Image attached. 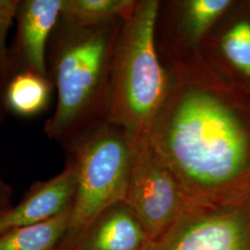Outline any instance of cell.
Here are the masks:
<instances>
[{
  "label": "cell",
  "mask_w": 250,
  "mask_h": 250,
  "mask_svg": "<svg viewBox=\"0 0 250 250\" xmlns=\"http://www.w3.org/2000/svg\"><path fill=\"white\" fill-rule=\"evenodd\" d=\"M63 0L20 1L17 49L26 70L47 76L46 45L62 14Z\"/></svg>",
  "instance_id": "9"
},
{
  "label": "cell",
  "mask_w": 250,
  "mask_h": 250,
  "mask_svg": "<svg viewBox=\"0 0 250 250\" xmlns=\"http://www.w3.org/2000/svg\"><path fill=\"white\" fill-rule=\"evenodd\" d=\"M160 0H135L126 14L113 57L105 123L134 143L147 135L166 99L169 73L156 43Z\"/></svg>",
  "instance_id": "3"
},
{
  "label": "cell",
  "mask_w": 250,
  "mask_h": 250,
  "mask_svg": "<svg viewBox=\"0 0 250 250\" xmlns=\"http://www.w3.org/2000/svg\"><path fill=\"white\" fill-rule=\"evenodd\" d=\"M76 191V169L70 162L62 172L36 184L15 208L0 214V235L14 228L50 220L72 208Z\"/></svg>",
  "instance_id": "8"
},
{
  "label": "cell",
  "mask_w": 250,
  "mask_h": 250,
  "mask_svg": "<svg viewBox=\"0 0 250 250\" xmlns=\"http://www.w3.org/2000/svg\"><path fill=\"white\" fill-rule=\"evenodd\" d=\"M1 109V105H0ZM9 199V189L0 178V210H6Z\"/></svg>",
  "instance_id": "16"
},
{
  "label": "cell",
  "mask_w": 250,
  "mask_h": 250,
  "mask_svg": "<svg viewBox=\"0 0 250 250\" xmlns=\"http://www.w3.org/2000/svg\"><path fill=\"white\" fill-rule=\"evenodd\" d=\"M145 250H250V197L222 205L189 202Z\"/></svg>",
  "instance_id": "6"
},
{
  "label": "cell",
  "mask_w": 250,
  "mask_h": 250,
  "mask_svg": "<svg viewBox=\"0 0 250 250\" xmlns=\"http://www.w3.org/2000/svg\"><path fill=\"white\" fill-rule=\"evenodd\" d=\"M135 0H63L61 20L74 25H95L125 17Z\"/></svg>",
  "instance_id": "14"
},
{
  "label": "cell",
  "mask_w": 250,
  "mask_h": 250,
  "mask_svg": "<svg viewBox=\"0 0 250 250\" xmlns=\"http://www.w3.org/2000/svg\"><path fill=\"white\" fill-rule=\"evenodd\" d=\"M71 209L45 222L4 232L0 235V250H53L70 229Z\"/></svg>",
  "instance_id": "13"
},
{
  "label": "cell",
  "mask_w": 250,
  "mask_h": 250,
  "mask_svg": "<svg viewBox=\"0 0 250 250\" xmlns=\"http://www.w3.org/2000/svg\"><path fill=\"white\" fill-rule=\"evenodd\" d=\"M66 145L76 169L69 230L83 232L111 207L126 201L133 142L124 130L102 123Z\"/></svg>",
  "instance_id": "4"
},
{
  "label": "cell",
  "mask_w": 250,
  "mask_h": 250,
  "mask_svg": "<svg viewBox=\"0 0 250 250\" xmlns=\"http://www.w3.org/2000/svg\"><path fill=\"white\" fill-rule=\"evenodd\" d=\"M169 89L147 134L188 202L250 197V122L200 50L161 58Z\"/></svg>",
  "instance_id": "1"
},
{
  "label": "cell",
  "mask_w": 250,
  "mask_h": 250,
  "mask_svg": "<svg viewBox=\"0 0 250 250\" xmlns=\"http://www.w3.org/2000/svg\"><path fill=\"white\" fill-rule=\"evenodd\" d=\"M199 50L220 75L232 71L250 81V19H237L227 25L220 19L206 36Z\"/></svg>",
  "instance_id": "10"
},
{
  "label": "cell",
  "mask_w": 250,
  "mask_h": 250,
  "mask_svg": "<svg viewBox=\"0 0 250 250\" xmlns=\"http://www.w3.org/2000/svg\"><path fill=\"white\" fill-rule=\"evenodd\" d=\"M48 77L32 71L15 73L4 94L6 107L20 116H35L48 106L51 95Z\"/></svg>",
  "instance_id": "12"
},
{
  "label": "cell",
  "mask_w": 250,
  "mask_h": 250,
  "mask_svg": "<svg viewBox=\"0 0 250 250\" xmlns=\"http://www.w3.org/2000/svg\"><path fill=\"white\" fill-rule=\"evenodd\" d=\"M124 19L85 26L60 20L50 57L57 105L44 128L50 139L66 145L105 123L111 67Z\"/></svg>",
  "instance_id": "2"
},
{
  "label": "cell",
  "mask_w": 250,
  "mask_h": 250,
  "mask_svg": "<svg viewBox=\"0 0 250 250\" xmlns=\"http://www.w3.org/2000/svg\"><path fill=\"white\" fill-rule=\"evenodd\" d=\"M125 203L141 224L148 242L161 236L189 204L178 182L152 146L147 135L133 143Z\"/></svg>",
  "instance_id": "5"
},
{
  "label": "cell",
  "mask_w": 250,
  "mask_h": 250,
  "mask_svg": "<svg viewBox=\"0 0 250 250\" xmlns=\"http://www.w3.org/2000/svg\"><path fill=\"white\" fill-rule=\"evenodd\" d=\"M19 0H0V105L4 103L5 90L14 75L7 48V37L13 19L16 18Z\"/></svg>",
  "instance_id": "15"
},
{
  "label": "cell",
  "mask_w": 250,
  "mask_h": 250,
  "mask_svg": "<svg viewBox=\"0 0 250 250\" xmlns=\"http://www.w3.org/2000/svg\"><path fill=\"white\" fill-rule=\"evenodd\" d=\"M232 5L230 0L161 1L156 23L161 58L199 50L206 36Z\"/></svg>",
  "instance_id": "7"
},
{
  "label": "cell",
  "mask_w": 250,
  "mask_h": 250,
  "mask_svg": "<svg viewBox=\"0 0 250 250\" xmlns=\"http://www.w3.org/2000/svg\"><path fill=\"white\" fill-rule=\"evenodd\" d=\"M2 211H3V210H0V214H1V212H2Z\"/></svg>",
  "instance_id": "17"
},
{
  "label": "cell",
  "mask_w": 250,
  "mask_h": 250,
  "mask_svg": "<svg viewBox=\"0 0 250 250\" xmlns=\"http://www.w3.org/2000/svg\"><path fill=\"white\" fill-rule=\"evenodd\" d=\"M81 250H145L148 238L125 202L111 207L90 226Z\"/></svg>",
  "instance_id": "11"
}]
</instances>
